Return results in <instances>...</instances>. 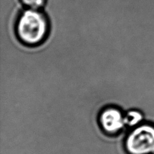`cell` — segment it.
Returning a JSON list of instances; mask_svg holds the SVG:
<instances>
[{"label":"cell","instance_id":"6da1fadb","mask_svg":"<svg viewBox=\"0 0 154 154\" xmlns=\"http://www.w3.org/2000/svg\"><path fill=\"white\" fill-rule=\"evenodd\" d=\"M16 34L22 43L35 46L42 43L48 36L49 23L47 16L38 10L23 11L16 23Z\"/></svg>","mask_w":154,"mask_h":154},{"label":"cell","instance_id":"7a4b0ae2","mask_svg":"<svg viewBox=\"0 0 154 154\" xmlns=\"http://www.w3.org/2000/svg\"><path fill=\"white\" fill-rule=\"evenodd\" d=\"M125 147L129 154H154V125L137 126L126 137Z\"/></svg>","mask_w":154,"mask_h":154},{"label":"cell","instance_id":"3957f363","mask_svg":"<svg viewBox=\"0 0 154 154\" xmlns=\"http://www.w3.org/2000/svg\"><path fill=\"white\" fill-rule=\"evenodd\" d=\"M99 122L102 130L109 134L119 133L126 125L125 116L119 109L108 108L101 111Z\"/></svg>","mask_w":154,"mask_h":154},{"label":"cell","instance_id":"277c9868","mask_svg":"<svg viewBox=\"0 0 154 154\" xmlns=\"http://www.w3.org/2000/svg\"><path fill=\"white\" fill-rule=\"evenodd\" d=\"M125 124L130 127H133L134 126L140 125L143 119V115L141 112L137 110H131L128 111L125 116Z\"/></svg>","mask_w":154,"mask_h":154},{"label":"cell","instance_id":"5b68a950","mask_svg":"<svg viewBox=\"0 0 154 154\" xmlns=\"http://www.w3.org/2000/svg\"><path fill=\"white\" fill-rule=\"evenodd\" d=\"M22 4L29 9L38 10L44 6L46 0H20Z\"/></svg>","mask_w":154,"mask_h":154}]
</instances>
